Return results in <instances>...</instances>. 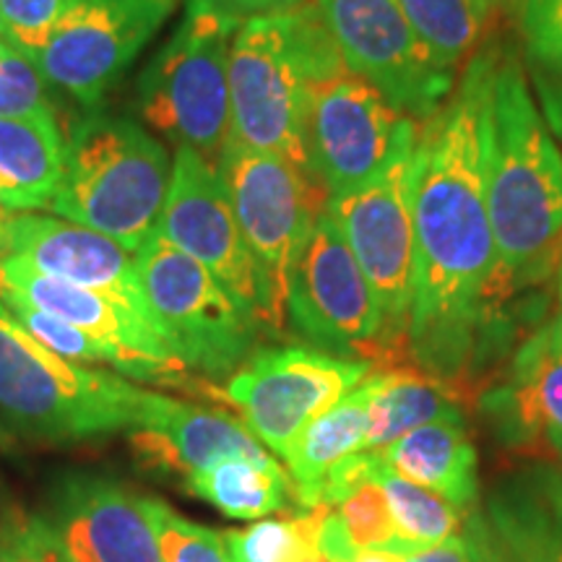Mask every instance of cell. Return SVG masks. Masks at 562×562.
<instances>
[{
    "mask_svg": "<svg viewBox=\"0 0 562 562\" xmlns=\"http://www.w3.org/2000/svg\"><path fill=\"white\" fill-rule=\"evenodd\" d=\"M497 53H474L414 146V300L406 341L422 370L453 378L469 362L501 269L487 206V115Z\"/></svg>",
    "mask_w": 562,
    "mask_h": 562,
    "instance_id": "cell-1",
    "label": "cell"
},
{
    "mask_svg": "<svg viewBox=\"0 0 562 562\" xmlns=\"http://www.w3.org/2000/svg\"><path fill=\"white\" fill-rule=\"evenodd\" d=\"M487 206L503 284L542 277L562 245V146L510 53L492 74Z\"/></svg>",
    "mask_w": 562,
    "mask_h": 562,
    "instance_id": "cell-2",
    "label": "cell"
},
{
    "mask_svg": "<svg viewBox=\"0 0 562 562\" xmlns=\"http://www.w3.org/2000/svg\"><path fill=\"white\" fill-rule=\"evenodd\" d=\"M344 70L349 68L315 0L245 19L229 50V138L279 154L311 175L307 117L313 94Z\"/></svg>",
    "mask_w": 562,
    "mask_h": 562,
    "instance_id": "cell-3",
    "label": "cell"
},
{
    "mask_svg": "<svg viewBox=\"0 0 562 562\" xmlns=\"http://www.w3.org/2000/svg\"><path fill=\"white\" fill-rule=\"evenodd\" d=\"M154 391L55 355L0 302V425L26 440L83 442L138 430Z\"/></svg>",
    "mask_w": 562,
    "mask_h": 562,
    "instance_id": "cell-4",
    "label": "cell"
},
{
    "mask_svg": "<svg viewBox=\"0 0 562 562\" xmlns=\"http://www.w3.org/2000/svg\"><path fill=\"white\" fill-rule=\"evenodd\" d=\"M172 159L144 125L91 112L66 140V165L50 209L136 252L159 229Z\"/></svg>",
    "mask_w": 562,
    "mask_h": 562,
    "instance_id": "cell-5",
    "label": "cell"
},
{
    "mask_svg": "<svg viewBox=\"0 0 562 562\" xmlns=\"http://www.w3.org/2000/svg\"><path fill=\"white\" fill-rule=\"evenodd\" d=\"M243 21L216 0H188L138 79V112L172 144L220 165L232 136L229 50Z\"/></svg>",
    "mask_w": 562,
    "mask_h": 562,
    "instance_id": "cell-6",
    "label": "cell"
},
{
    "mask_svg": "<svg viewBox=\"0 0 562 562\" xmlns=\"http://www.w3.org/2000/svg\"><path fill=\"white\" fill-rule=\"evenodd\" d=\"M220 170L256 263L263 326L279 334L286 323V290L294 261L326 206L321 201L323 188L294 161L232 138Z\"/></svg>",
    "mask_w": 562,
    "mask_h": 562,
    "instance_id": "cell-7",
    "label": "cell"
},
{
    "mask_svg": "<svg viewBox=\"0 0 562 562\" xmlns=\"http://www.w3.org/2000/svg\"><path fill=\"white\" fill-rule=\"evenodd\" d=\"M133 258L146 305L172 355L206 378L235 375L252 355L261 321L159 229Z\"/></svg>",
    "mask_w": 562,
    "mask_h": 562,
    "instance_id": "cell-8",
    "label": "cell"
},
{
    "mask_svg": "<svg viewBox=\"0 0 562 562\" xmlns=\"http://www.w3.org/2000/svg\"><path fill=\"white\" fill-rule=\"evenodd\" d=\"M419 125L404 133L389 167L360 191L326 201L383 315V341L406 339L414 300L412 178Z\"/></svg>",
    "mask_w": 562,
    "mask_h": 562,
    "instance_id": "cell-9",
    "label": "cell"
},
{
    "mask_svg": "<svg viewBox=\"0 0 562 562\" xmlns=\"http://www.w3.org/2000/svg\"><path fill=\"white\" fill-rule=\"evenodd\" d=\"M372 372L368 360L315 347H266L250 355L229 383L227 402L269 451L284 459L315 417L339 404Z\"/></svg>",
    "mask_w": 562,
    "mask_h": 562,
    "instance_id": "cell-10",
    "label": "cell"
},
{
    "mask_svg": "<svg viewBox=\"0 0 562 562\" xmlns=\"http://www.w3.org/2000/svg\"><path fill=\"white\" fill-rule=\"evenodd\" d=\"M344 66L372 83L402 115L427 121L459 74L442 70L398 0H315Z\"/></svg>",
    "mask_w": 562,
    "mask_h": 562,
    "instance_id": "cell-11",
    "label": "cell"
},
{
    "mask_svg": "<svg viewBox=\"0 0 562 562\" xmlns=\"http://www.w3.org/2000/svg\"><path fill=\"white\" fill-rule=\"evenodd\" d=\"M178 0H74L34 55L50 87L97 108L133 66Z\"/></svg>",
    "mask_w": 562,
    "mask_h": 562,
    "instance_id": "cell-12",
    "label": "cell"
},
{
    "mask_svg": "<svg viewBox=\"0 0 562 562\" xmlns=\"http://www.w3.org/2000/svg\"><path fill=\"white\" fill-rule=\"evenodd\" d=\"M286 321L315 349L349 357L383 341V315L328 209L315 220L294 261Z\"/></svg>",
    "mask_w": 562,
    "mask_h": 562,
    "instance_id": "cell-13",
    "label": "cell"
},
{
    "mask_svg": "<svg viewBox=\"0 0 562 562\" xmlns=\"http://www.w3.org/2000/svg\"><path fill=\"white\" fill-rule=\"evenodd\" d=\"M417 121L398 112L351 70L315 89L307 117V161L326 199L375 180Z\"/></svg>",
    "mask_w": 562,
    "mask_h": 562,
    "instance_id": "cell-14",
    "label": "cell"
},
{
    "mask_svg": "<svg viewBox=\"0 0 562 562\" xmlns=\"http://www.w3.org/2000/svg\"><path fill=\"white\" fill-rule=\"evenodd\" d=\"M159 232L175 248L214 273L224 290L263 326L256 263L237 224L220 165L186 146L175 151Z\"/></svg>",
    "mask_w": 562,
    "mask_h": 562,
    "instance_id": "cell-15",
    "label": "cell"
},
{
    "mask_svg": "<svg viewBox=\"0 0 562 562\" xmlns=\"http://www.w3.org/2000/svg\"><path fill=\"white\" fill-rule=\"evenodd\" d=\"M0 297H13L81 328L121 357L123 378L157 385H188L186 364L172 355L154 321L100 292L47 277L0 256Z\"/></svg>",
    "mask_w": 562,
    "mask_h": 562,
    "instance_id": "cell-16",
    "label": "cell"
},
{
    "mask_svg": "<svg viewBox=\"0 0 562 562\" xmlns=\"http://www.w3.org/2000/svg\"><path fill=\"white\" fill-rule=\"evenodd\" d=\"M42 518L66 562H165L144 497L112 476H55Z\"/></svg>",
    "mask_w": 562,
    "mask_h": 562,
    "instance_id": "cell-17",
    "label": "cell"
},
{
    "mask_svg": "<svg viewBox=\"0 0 562 562\" xmlns=\"http://www.w3.org/2000/svg\"><path fill=\"white\" fill-rule=\"evenodd\" d=\"M0 256L68 284L100 292L154 321L138 279L136 258L102 232L60 216L21 211L5 220Z\"/></svg>",
    "mask_w": 562,
    "mask_h": 562,
    "instance_id": "cell-18",
    "label": "cell"
},
{
    "mask_svg": "<svg viewBox=\"0 0 562 562\" xmlns=\"http://www.w3.org/2000/svg\"><path fill=\"white\" fill-rule=\"evenodd\" d=\"M482 412L508 446L537 442L562 459V315L521 344Z\"/></svg>",
    "mask_w": 562,
    "mask_h": 562,
    "instance_id": "cell-19",
    "label": "cell"
},
{
    "mask_svg": "<svg viewBox=\"0 0 562 562\" xmlns=\"http://www.w3.org/2000/svg\"><path fill=\"white\" fill-rule=\"evenodd\" d=\"M128 435L140 463L157 469L159 474L180 476L186 484L193 474L229 456H271L245 422H237L227 412L178 402L161 393H154L149 417Z\"/></svg>",
    "mask_w": 562,
    "mask_h": 562,
    "instance_id": "cell-20",
    "label": "cell"
},
{
    "mask_svg": "<svg viewBox=\"0 0 562 562\" xmlns=\"http://www.w3.org/2000/svg\"><path fill=\"white\" fill-rule=\"evenodd\" d=\"M375 453L409 482L435 492L456 508L474 510L480 476L476 448L469 438L463 414L414 427Z\"/></svg>",
    "mask_w": 562,
    "mask_h": 562,
    "instance_id": "cell-21",
    "label": "cell"
},
{
    "mask_svg": "<svg viewBox=\"0 0 562 562\" xmlns=\"http://www.w3.org/2000/svg\"><path fill=\"white\" fill-rule=\"evenodd\" d=\"M66 165V136L55 112L0 117V203L5 211L50 206Z\"/></svg>",
    "mask_w": 562,
    "mask_h": 562,
    "instance_id": "cell-22",
    "label": "cell"
},
{
    "mask_svg": "<svg viewBox=\"0 0 562 562\" xmlns=\"http://www.w3.org/2000/svg\"><path fill=\"white\" fill-rule=\"evenodd\" d=\"M370 402L372 378L368 375L339 404L315 417L292 442L284 461L302 508H313L318 503L323 482L336 463L364 451L370 430Z\"/></svg>",
    "mask_w": 562,
    "mask_h": 562,
    "instance_id": "cell-23",
    "label": "cell"
},
{
    "mask_svg": "<svg viewBox=\"0 0 562 562\" xmlns=\"http://www.w3.org/2000/svg\"><path fill=\"white\" fill-rule=\"evenodd\" d=\"M315 505H326L339 518L344 533L357 552L383 550L404 554V544L398 542L396 529H393L385 492L372 474V451L355 453L336 463L323 482Z\"/></svg>",
    "mask_w": 562,
    "mask_h": 562,
    "instance_id": "cell-24",
    "label": "cell"
},
{
    "mask_svg": "<svg viewBox=\"0 0 562 562\" xmlns=\"http://www.w3.org/2000/svg\"><path fill=\"white\" fill-rule=\"evenodd\" d=\"M188 490L235 521H258L290 505L292 480L277 459L229 456L193 474Z\"/></svg>",
    "mask_w": 562,
    "mask_h": 562,
    "instance_id": "cell-25",
    "label": "cell"
},
{
    "mask_svg": "<svg viewBox=\"0 0 562 562\" xmlns=\"http://www.w3.org/2000/svg\"><path fill=\"white\" fill-rule=\"evenodd\" d=\"M370 378L372 402L364 451H381L414 427L461 414L453 393L440 383V378L430 375L427 370L370 372Z\"/></svg>",
    "mask_w": 562,
    "mask_h": 562,
    "instance_id": "cell-26",
    "label": "cell"
},
{
    "mask_svg": "<svg viewBox=\"0 0 562 562\" xmlns=\"http://www.w3.org/2000/svg\"><path fill=\"white\" fill-rule=\"evenodd\" d=\"M372 474L385 492L393 529H396L398 542L404 544V554L446 542L467 526L469 516L474 513L456 508L435 492L393 472L375 451H372Z\"/></svg>",
    "mask_w": 562,
    "mask_h": 562,
    "instance_id": "cell-27",
    "label": "cell"
},
{
    "mask_svg": "<svg viewBox=\"0 0 562 562\" xmlns=\"http://www.w3.org/2000/svg\"><path fill=\"white\" fill-rule=\"evenodd\" d=\"M497 539L521 562H562V518L521 480L503 484L487 505Z\"/></svg>",
    "mask_w": 562,
    "mask_h": 562,
    "instance_id": "cell-28",
    "label": "cell"
},
{
    "mask_svg": "<svg viewBox=\"0 0 562 562\" xmlns=\"http://www.w3.org/2000/svg\"><path fill=\"white\" fill-rule=\"evenodd\" d=\"M398 5L442 70L459 74L472 60L484 21L469 0H398Z\"/></svg>",
    "mask_w": 562,
    "mask_h": 562,
    "instance_id": "cell-29",
    "label": "cell"
},
{
    "mask_svg": "<svg viewBox=\"0 0 562 562\" xmlns=\"http://www.w3.org/2000/svg\"><path fill=\"white\" fill-rule=\"evenodd\" d=\"M323 505L302 508L292 518H261L245 529L224 533L232 562H297L318 539Z\"/></svg>",
    "mask_w": 562,
    "mask_h": 562,
    "instance_id": "cell-30",
    "label": "cell"
},
{
    "mask_svg": "<svg viewBox=\"0 0 562 562\" xmlns=\"http://www.w3.org/2000/svg\"><path fill=\"white\" fill-rule=\"evenodd\" d=\"M5 307L13 313L21 326L30 331L40 344H45L47 349L55 351V355L66 357L70 362L89 364V368H100V364H110L117 372H123L121 357L112 351L108 344L97 341L94 336H89L81 328L70 326V323L60 321L58 315L40 311V307L30 305V302H21L13 297H0Z\"/></svg>",
    "mask_w": 562,
    "mask_h": 562,
    "instance_id": "cell-31",
    "label": "cell"
},
{
    "mask_svg": "<svg viewBox=\"0 0 562 562\" xmlns=\"http://www.w3.org/2000/svg\"><path fill=\"white\" fill-rule=\"evenodd\" d=\"M165 562H232L224 533L180 516L157 497H144Z\"/></svg>",
    "mask_w": 562,
    "mask_h": 562,
    "instance_id": "cell-32",
    "label": "cell"
},
{
    "mask_svg": "<svg viewBox=\"0 0 562 562\" xmlns=\"http://www.w3.org/2000/svg\"><path fill=\"white\" fill-rule=\"evenodd\" d=\"M50 83L40 74L30 55L19 53L9 42L0 45V117L47 115L53 110Z\"/></svg>",
    "mask_w": 562,
    "mask_h": 562,
    "instance_id": "cell-33",
    "label": "cell"
},
{
    "mask_svg": "<svg viewBox=\"0 0 562 562\" xmlns=\"http://www.w3.org/2000/svg\"><path fill=\"white\" fill-rule=\"evenodd\" d=\"M526 66L533 74H562V0H518Z\"/></svg>",
    "mask_w": 562,
    "mask_h": 562,
    "instance_id": "cell-34",
    "label": "cell"
},
{
    "mask_svg": "<svg viewBox=\"0 0 562 562\" xmlns=\"http://www.w3.org/2000/svg\"><path fill=\"white\" fill-rule=\"evenodd\" d=\"M70 5L74 0H0V24H3L5 42L34 58Z\"/></svg>",
    "mask_w": 562,
    "mask_h": 562,
    "instance_id": "cell-35",
    "label": "cell"
},
{
    "mask_svg": "<svg viewBox=\"0 0 562 562\" xmlns=\"http://www.w3.org/2000/svg\"><path fill=\"white\" fill-rule=\"evenodd\" d=\"M0 562H66V558L42 513H5L0 518Z\"/></svg>",
    "mask_w": 562,
    "mask_h": 562,
    "instance_id": "cell-36",
    "label": "cell"
},
{
    "mask_svg": "<svg viewBox=\"0 0 562 562\" xmlns=\"http://www.w3.org/2000/svg\"><path fill=\"white\" fill-rule=\"evenodd\" d=\"M484 533H487V518L472 513L467 526L459 533H453L451 539L406 552L402 554V562H482Z\"/></svg>",
    "mask_w": 562,
    "mask_h": 562,
    "instance_id": "cell-37",
    "label": "cell"
},
{
    "mask_svg": "<svg viewBox=\"0 0 562 562\" xmlns=\"http://www.w3.org/2000/svg\"><path fill=\"white\" fill-rule=\"evenodd\" d=\"M531 89L554 138L562 144V74H533Z\"/></svg>",
    "mask_w": 562,
    "mask_h": 562,
    "instance_id": "cell-38",
    "label": "cell"
},
{
    "mask_svg": "<svg viewBox=\"0 0 562 562\" xmlns=\"http://www.w3.org/2000/svg\"><path fill=\"white\" fill-rule=\"evenodd\" d=\"M533 495L550 508L554 516L562 518V472L560 469H537V472L518 476Z\"/></svg>",
    "mask_w": 562,
    "mask_h": 562,
    "instance_id": "cell-39",
    "label": "cell"
},
{
    "mask_svg": "<svg viewBox=\"0 0 562 562\" xmlns=\"http://www.w3.org/2000/svg\"><path fill=\"white\" fill-rule=\"evenodd\" d=\"M216 3H220L222 9H227L232 16L245 21L250 16H261V13L292 9V5L302 3V0H216Z\"/></svg>",
    "mask_w": 562,
    "mask_h": 562,
    "instance_id": "cell-40",
    "label": "cell"
},
{
    "mask_svg": "<svg viewBox=\"0 0 562 562\" xmlns=\"http://www.w3.org/2000/svg\"><path fill=\"white\" fill-rule=\"evenodd\" d=\"M482 562H521L513 558V552L505 547L497 533L492 531V526L487 521V533H484V547H482Z\"/></svg>",
    "mask_w": 562,
    "mask_h": 562,
    "instance_id": "cell-41",
    "label": "cell"
},
{
    "mask_svg": "<svg viewBox=\"0 0 562 562\" xmlns=\"http://www.w3.org/2000/svg\"><path fill=\"white\" fill-rule=\"evenodd\" d=\"M469 3H472L476 16H480L484 21V26H487L490 21H495V16L505 9V5H510V0H469Z\"/></svg>",
    "mask_w": 562,
    "mask_h": 562,
    "instance_id": "cell-42",
    "label": "cell"
},
{
    "mask_svg": "<svg viewBox=\"0 0 562 562\" xmlns=\"http://www.w3.org/2000/svg\"><path fill=\"white\" fill-rule=\"evenodd\" d=\"M297 562H341V560H334V558H328L326 552H321L318 547L311 544V547H307L305 552L300 554V560H297Z\"/></svg>",
    "mask_w": 562,
    "mask_h": 562,
    "instance_id": "cell-43",
    "label": "cell"
},
{
    "mask_svg": "<svg viewBox=\"0 0 562 562\" xmlns=\"http://www.w3.org/2000/svg\"><path fill=\"white\" fill-rule=\"evenodd\" d=\"M5 220H9V214H5V206L0 203V237H3V229H5Z\"/></svg>",
    "mask_w": 562,
    "mask_h": 562,
    "instance_id": "cell-44",
    "label": "cell"
},
{
    "mask_svg": "<svg viewBox=\"0 0 562 562\" xmlns=\"http://www.w3.org/2000/svg\"><path fill=\"white\" fill-rule=\"evenodd\" d=\"M560 307H562V263H560Z\"/></svg>",
    "mask_w": 562,
    "mask_h": 562,
    "instance_id": "cell-45",
    "label": "cell"
},
{
    "mask_svg": "<svg viewBox=\"0 0 562 562\" xmlns=\"http://www.w3.org/2000/svg\"><path fill=\"white\" fill-rule=\"evenodd\" d=\"M0 45H5V37H3V24H0Z\"/></svg>",
    "mask_w": 562,
    "mask_h": 562,
    "instance_id": "cell-46",
    "label": "cell"
},
{
    "mask_svg": "<svg viewBox=\"0 0 562 562\" xmlns=\"http://www.w3.org/2000/svg\"><path fill=\"white\" fill-rule=\"evenodd\" d=\"M518 3V0H510V5H516Z\"/></svg>",
    "mask_w": 562,
    "mask_h": 562,
    "instance_id": "cell-47",
    "label": "cell"
}]
</instances>
